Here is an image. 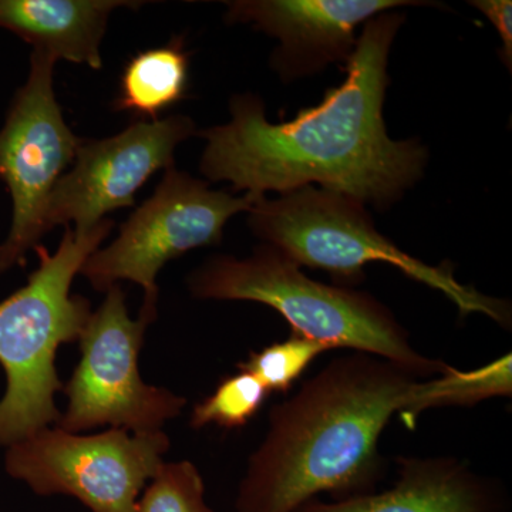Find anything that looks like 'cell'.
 <instances>
[{"label": "cell", "instance_id": "obj_1", "mask_svg": "<svg viewBox=\"0 0 512 512\" xmlns=\"http://www.w3.org/2000/svg\"><path fill=\"white\" fill-rule=\"evenodd\" d=\"M403 22L390 12L366 22L343 83L291 121H268L254 94L232 97L231 120L197 133L207 141L201 173L259 197L318 184L377 210L402 200L427 164L426 147L393 140L383 119L387 63Z\"/></svg>", "mask_w": 512, "mask_h": 512}, {"label": "cell", "instance_id": "obj_2", "mask_svg": "<svg viewBox=\"0 0 512 512\" xmlns=\"http://www.w3.org/2000/svg\"><path fill=\"white\" fill-rule=\"evenodd\" d=\"M420 380L384 357H336L272 407L235 510L295 512L323 493L335 500L375 493L386 473L380 437L396 413L416 427Z\"/></svg>", "mask_w": 512, "mask_h": 512}, {"label": "cell", "instance_id": "obj_3", "mask_svg": "<svg viewBox=\"0 0 512 512\" xmlns=\"http://www.w3.org/2000/svg\"><path fill=\"white\" fill-rule=\"evenodd\" d=\"M111 220L86 232L66 227L56 251L42 244L33 251L39 265L25 286L0 302V366L6 390L0 399V447L12 446L56 424L55 396L63 389L56 353L82 336L92 305L73 295L74 276L113 229Z\"/></svg>", "mask_w": 512, "mask_h": 512}, {"label": "cell", "instance_id": "obj_4", "mask_svg": "<svg viewBox=\"0 0 512 512\" xmlns=\"http://www.w3.org/2000/svg\"><path fill=\"white\" fill-rule=\"evenodd\" d=\"M188 291L197 299L249 301L271 306L291 333L329 350L350 349L392 360L419 379L446 373L444 360L421 355L392 311L375 296L320 284L271 245L248 258L217 255L191 272Z\"/></svg>", "mask_w": 512, "mask_h": 512}, {"label": "cell", "instance_id": "obj_5", "mask_svg": "<svg viewBox=\"0 0 512 512\" xmlns=\"http://www.w3.org/2000/svg\"><path fill=\"white\" fill-rule=\"evenodd\" d=\"M249 227L301 268L328 272L342 285L359 284L366 265L383 262L446 295L461 316L480 313L511 326L510 303L461 284L448 264L431 266L406 254L377 231L362 202L339 192L311 185L278 200L261 198L249 211Z\"/></svg>", "mask_w": 512, "mask_h": 512}, {"label": "cell", "instance_id": "obj_6", "mask_svg": "<svg viewBox=\"0 0 512 512\" xmlns=\"http://www.w3.org/2000/svg\"><path fill=\"white\" fill-rule=\"evenodd\" d=\"M261 198L252 192L235 197L214 191L205 181L168 168L154 194L121 225L119 237L94 251L79 275L99 292L121 281L140 285L144 291L140 316L154 322L158 272L192 249L220 244L227 222L239 212L251 211Z\"/></svg>", "mask_w": 512, "mask_h": 512}, {"label": "cell", "instance_id": "obj_7", "mask_svg": "<svg viewBox=\"0 0 512 512\" xmlns=\"http://www.w3.org/2000/svg\"><path fill=\"white\" fill-rule=\"evenodd\" d=\"M151 320L130 318L126 295L111 286L80 336V362L64 387L67 407L56 427L80 434L109 426L131 433L163 430L187 399L141 379L138 355Z\"/></svg>", "mask_w": 512, "mask_h": 512}, {"label": "cell", "instance_id": "obj_8", "mask_svg": "<svg viewBox=\"0 0 512 512\" xmlns=\"http://www.w3.org/2000/svg\"><path fill=\"white\" fill-rule=\"evenodd\" d=\"M170 446L163 430L83 436L45 427L6 448L5 470L36 494L72 495L92 512H136Z\"/></svg>", "mask_w": 512, "mask_h": 512}, {"label": "cell", "instance_id": "obj_9", "mask_svg": "<svg viewBox=\"0 0 512 512\" xmlns=\"http://www.w3.org/2000/svg\"><path fill=\"white\" fill-rule=\"evenodd\" d=\"M56 62L33 50L28 79L13 96L0 128V180L12 198V224L0 244V275L25 266L26 256L47 234V200L83 143L57 103Z\"/></svg>", "mask_w": 512, "mask_h": 512}, {"label": "cell", "instance_id": "obj_10", "mask_svg": "<svg viewBox=\"0 0 512 512\" xmlns=\"http://www.w3.org/2000/svg\"><path fill=\"white\" fill-rule=\"evenodd\" d=\"M197 134L187 116L138 120L116 136L83 140L72 168L57 181L45 210L46 232L59 225L86 232L110 212L136 204V192L160 170L174 167V153Z\"/></svg>", "mask_w": 512, "mask_h": 512}, {"label": "cell", "instance_id": "obj_11", "mask_svg": "<svg viewBox=\"0 0 512 512\" xmlns=\"http://www.w3.org/2000/svg\"><path fill=\"white\" fill-rule=\"evenodd\" d=\"M413 0H238L228 3L229 23H252L281 42L272 66L285 80L322 72L330 63H348L356 29L380 13Z\"/></svg>", "mask_w": 512, "mask_h": 512}, {"label": "cell", "instance_id": "obj_12", "mask_svg": "<svg viewBox=\"0 0 512 512\" xmlns=\"http://www.w3.org/2000/svg\"><path fill=\"white\" fill-rule=\"evenodd\" d=\"M508 497L494 478L456 457H399L397 481L382 493L346 500L306 501L295 512H507Z\"/></svg>", "mask_w": 512, "mask_h": 512}, {"label": "cell", "instance_id": "obj_13", "mask_svg": "<svg viewBox=\"0 0 512 512\" xmlns=\"http://www.w3.org/2000/svg\"><path fill=\"white\" fill-rule=\"evenodd\" d=\"M141 5L126 0H0V29L53 59L99 70L111 13Z\"/></svg>", "mask_w": 512, "mask_h": 512}, {"label": "cell", "instance_id": "obj_14", "mask_svg": "<svg viewBox=\"0 0 512 512\" xmlns=\"http://www.w3.org/2000/svg\"><path fill=\"white\" fill-rule=\"evenodd\" d=\"M190 59L183 39L137 53L124 67L114 109L140 120H158L163 111L183 100L188 89Z\"/></svg>", "mask_w": 512, "mask_h": 512}, {"label": "cell", "instance_id": "obj_15", "mask_svg": "<svg viewBox=\"0 0 512 512\" xmlns=\"http://www.w3.org/2000/svg\"><path fill=\"white\" fill-rule=\"evenodd\" d=\"M511 353L498 357L470 372L453 366L443 375L421 380L419 410L440 407L476 406L491 397H510L512 393Z\"/></svg>", "mask_w": 512, "mask_h": 512}, {"label": "cell", "instance_id": "obj_16", "mask_svg": "<svg viewBox=\"0 0 512 512\" xmlns=\"http://www.w3.org/2000/svg\"><path fill=\"white\" fill-rule=\"evenodd\" d=\"M269 394L255 376L238 370L224 377L210 396L195 404L191 427L200 430L208 424H217L225 430L242 429L259 413Z\"/></svg>", "mask_w": 512, "mask_h": 512}, {"label": "cell", "instance_id": "obj_17", "mask_svg": "<svg viewBox=\"0 0 512 512\" xmlns=\"http://www.w3.org/2000/svg\"><path fill=\"white\" fill-rule=\"evenodd\" d=\"M328 350L318 342L291 333L284 342L249 353L237 369L251 373L269 393H288L313 360Z\"/></svg>", "mask_w": 512, "mask_h": 512}, {"label": "cell", "instance_id": "obj_18", "mask_svg": "<svg viewBox=\"0 0 512 512\" xmlns=\"http://www.w3.org/2000/svg\"><path fill=\"white\" fill-rule=\"evenodd\" d=\"M136 512H214L200 471L190 461L163 463L138 500Z\"/></svg>", "mask_w": 512, "mask_h": 512}, {"label": "cell", "instance_id": "obj_19", "mask_svg": "<svg viewBox=\"0 0 512 512\" xmlns=\"http://www.w3.org/2000/svg\"><path fill=\"white\" fill-rule=\"evenodd\" d=\"M474 8L493 23L495 30L503 40V60L511 70L512 63V3L510 0H474Z\"/></svg>", "mask_w": 512, "mask_h": 512}]
</instances>
